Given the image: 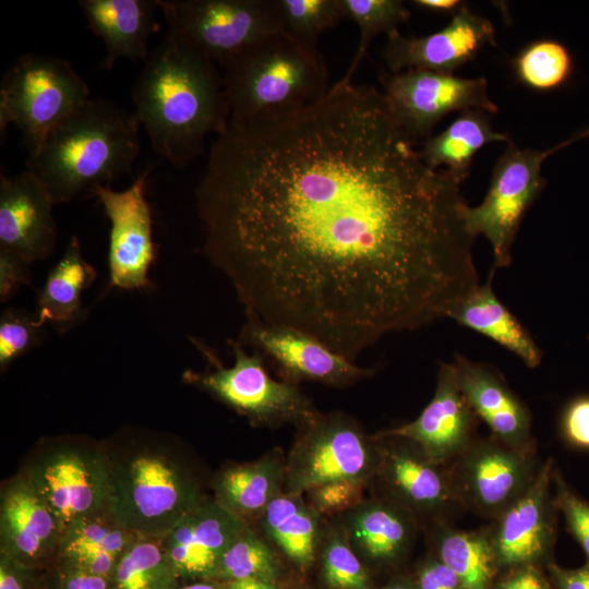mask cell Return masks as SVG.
Masks as SVG:
<instances>
[{"instance_id":"cell-1","label":"cell","mask_w":589,"mask_h":589,"mask_svg":"<svg viewBox=\"0 0 589 589\" xmlns=\"http://www.w3.org/2000/svg\"><path fill=\"white\" fill-rule=\"evenodd\" d=\"M467 205L381 91L340 81L298 111L228 123L195 189L203 251L245 315L352 361L479 285Z\"/></svg>"},{"instance_id":"cell-2","label":"cell","mask_w":589,"mask_h":589,"mask_svg":"<svg viewBox=\"0 0 589 589\" xmlns=\"http://www.w3.org/2000/svg\"><path fill=\"white\" fill-rule=\"evenodd\" d=\"M134 115L156 155L182 169L209 134L229 123L223 74L215 63L168 29L132 88Z\"/></svg>"},{"instance_id":"cell-3","label":"cell","mask_w":589,"mask_h":589,"mask_svg":"<svg viewBox=\"0 0 589 589\" xmlns=\"http://www.w3.org/2000/svg\"><path fill=\"white\" fill-rule=\"evenodd\" d=\"M140 122L108 99H88L29 155L26 169L56 204L93 192L130 173L141 151Z\"/></svg>"},{"instance_id":"cell-4","label":"cell","mask_w":589,"mask_h":589,"mask_svg":"<svg viewBox=\"0 0 589 589\" xmlns=\"http://www.w3.org/2000/svg\"><path fill=\"white\" fill-rule=\"evenodd\" d=\"M105 448L110 467L105 512L136 536L164 538L203 500L194 472L161 440L135 435Z\"/></svg>"},{"instance_id":"cell-5","label":"cell","mask_w":589,"mask_h":589,"mask_svg":"<svg viewBox=\"0 0 589 589\" xmlns=\"http://www.w3.org/2000/svg\"><path fill=\"white\" fill-rule=\"evenodd\" d=\"M223 68L229 123L298 111L320 101L330 88L317 48L283 32L249 47Z\"/></svg>"},{"instance_id":"cell-6","label":"cell","mask_w":589,"mask_h":589,"mask_svg":"<svg viewBox=\"0 0 589 589\" xmlns=\"http://www.w3.org/2000/svg\"><path fill=\"white\" fill-rule=\"evenodd\" d=\"M88 96L86 82L67 60L39 53L22 55L1 80V137L9 124H14L32 155Z\"/></svg>"},{"instance_id":"cell-7","label":"cell","mask_w":589,"mask_h":589,"mask_svg":"<svg viewBox=\"0 0 589 589\" xmlns=\"http://www.w3.org/2000/svg\"><path fill=\"white\" fill-rule=\"evenodd\" d=\"M212 370L185 372V380L209 393L225 405L260 424L294 422L299 425L317 412L299 387L274 380L257 351L250 353L239 340H228L235 361L223 365L218 356L204 342L191 338Z\"/></svg>"},{"instance_id":"cell-8","label":"cell","mask_w":589,"mask_h":589,"mask_svg":"<svg viewBox=\"0 0 589 589\" xmlns=\"http://www.w3.org/2000/svg\"><path fill=\"white\" fill-rule=\"evenodd\" d=\"M168 29L215 64L281 33L276 0H158Z\"/></svg>"},{"instance_id":"cell-9","label":"cell","mask_w":589,"mask_h":589,"mask_svg":"<svg viewBox=\"0 0 589 589\" xmlns=\"http://www.w3.org/2000/svg\"><path fill=\"white\" fill-rule=\"evenodd\" d=\"M40 450L22 473L52 512L61 532L106 509L110 467L105 445L60 440Z\"/></svg>"},{"instance_id":"cell-10","label":"cell","mask_w":589,"mask_h":589,"mask_svg":"<svg viewBox=\"0 0 589 589\" xmlns=\"http://www.w3.org/2000/svg\"><path fill=\"white\" fill-rule=\"evenodd\" d=\"M300 429L285 462V493L301 495L334 481L364 482L380 467L376 447L345 414L317 413Z\"/></svg>"},{"instance_id":"cell-11","label":"cell","mask_w":589,"mask_h":589,"mask_svg":"<svg viewBox=\"0 0 589 589\" xmlns=\"http://www.w3.org/2000/svg\"><path fill=\"white\" fill-rule=\"evenodd\" d=\"M550 148H521L509 142L493 168L483 201L466 206L464 220L469 233L484 236L493 252V268L507 267L512 247L524 216L545 187L541 173Z\"/></svg>"},{"instance_id":"cell-12","label":"cell","mask_w":589,"mask_h":589,"mask_svg":"<svg viewBox=\"0 0 589 589\" xmlns=\"http://www.w3.org/2000/svg\"><path fill=\"white\" fill-rule=\"evenodd\" d=\"M382 94L396 121L416 142L429 139L434 127L448 113L469 109L491 115L498 111L488 92V81L465 79L424 69L383 72Z\"/></svg>"},{"instance_id":"cell-13","label":"cell","mask_w":589,"mask_h":589,"mask_svg":"<svg viewBox=\"0 0 589 589\" xmlns=\"http://www.w3.org/2000/svg\"><path fill=\"white\" fill-rule=\"evenodd\" d=\"M239 340L268 359L286 378L342 386L371 376L372 369L336 352L323 341L297 328L264 323L247 315Z\"/></svg>"},{"instance_id":"cell-14","label":"cell","mask_w":589,"mask_h":589,"mask_svg":"<svg viewBox=\"0 0 589 589\" xmlns=\"http://www.w3.org/2000/svg\"><path fill=\"white\" fill-rule=\"evenodd\" d=\"M149 170L122 191L101 187L93 192L110 221L108 266L110 285L134 290L148 286L155 260L153 218L145 196Z\"/></svg>"},{"instance_id":"cell-15","label":"cell","mask_w":589,"mask_h":589,"mask_svg":"<svg viewBox=\"0 0 589 589\" xmlns=\"http://www.w3.org/2000/svg\"><path fill=\"white\" fill-rule=\"evenodd\" d=\"M386 37L383 59L392 73L424 69L453 74L472 61L486 45H496L491 21L466 4L445 27L430 35L406 37L397 29Z\"/></svg>"},{"instance_id":"cell-16","label":"cell","mask_w":589,"mask_h":589,"mask_svg":"<svg viewBox=\"0 0 589 589\" xmlns=\"http://www.w3.org/2000/svg\"><path fill=\"white\" fill-rule=\"evenodd\" d=\"M245 527V519L215 498H203L163 538L180 584L215 580L224 552Z\"/></svg>"},{"instance_id":"cell-17","label":"cell","mask_w":589,"mask_h":589,"mask_svg":"<svg viewBox=\"0 0 589 589\" xmlns=\"http://www.w3.org/2000/svg\"><path fill=\"white\" fill-rule=\"evenodd\" d=\"M50 194L28 169L15 176L0 175V249L32 264L51 255L57 224Z\"/></svg>"},{"instance_id":"cell-18","label":"cell","mask_w":589,"mask_h":589,"mask_svg":"<svg viewBox=\"0 0 589 589\" xmlns=\"http://www.w3.org/2000/svg\"><path fill=\"white\" fill-rule=\"evenodd\" d=\"M474 414L459 388L454 363H441L435 393L418 418L374 437L412 442L436 465L466 448Z\"/></svg>"},{"instance_id":"cell-19","label":"cell","mask_w":589,"mask_h":589,"mask_svg":"<svg viewBox=\"0 0 589 589\" xmlns=\"http://www.w3.org/2000/svg\"><path fill=\"white\" fill-rule=\"evenodd\" d=\"M60 525L22 473L0 495V553L23 564L47 569L58 558Z\"/></svg>"},{"instance_id":"cell-20","label":"cell","mask_w":589,"mask_h":589,"mask_svg":"<svg viewBox=\"0 0 589 589\" xmlns=\"http://www.w3.org/2000/svg\"><path fill=\"white\" fill-rule=\"evenodd\" d=\"M507 445L483 443L465 457L459 470L462 495L486 515H502L527 489L528 460Z\"/></svg>"},{"instance_id":"cell-21","label":"cell","mask_w":589,"mask_h":589,"mask_svg":"<svg viewBox=\"0 0 589 589\" xmlns=\"http://www.w3.org/2000/svg\"><path fill=\"white\" fill-rule=\"evenodd\" d=\"M551 470L549 461L501 515L495 534L491 538L501 563L527 564L548 550L553 536L549 497Z\"/></svg>"},{"instance_id":"cell-22","label":"cell","mask_w":589,"mask_h":589,"mask_svg":"<svg viewBox=\"0 0 589 589\" xmlns=\"http://www.w3.org/2000/svg\"><path fill=\"white\" fill-rule=\"evenodd\" d=\"M88 28L105 44L101 67L110 71L120 59L146 61L149 39L158 31V0H80Z\"/></svg>"},{"instance_id":"cell-23","label":"cell","mask_w":589,"mask_h":589,"mask_svg":"<svg viewBox=\"0 0 589 589\" xmlns=\"http://www.w3.org/2000/svg\"><path fill=\"white\" fill-rule=\"evenodd\" d=\"M453 363L459 388L473 412L503 444L521 450L531 429L526 406L488 365L462 354H456Z\"/></svg>"},{"instance_id":"cell-24","label":"cell","mask_w":589,"mask_h":589,"mask_svg":"<svg viewBox=\"0 0 589 589\" xmlns=\"http://www.w3.org/2000/svg\"><path fill=\"white\" fill-rule=\"evenodd\" d=\"M494 273L492 269L484 284H479L461 298L446 317L492 339L516 354L527 366L537 368L542 352L528 330L494 293Z\"/></svg>"},{"instance_id":"cell-25","label":"cell","mask_w":589,"mask_h":589,"mask_svg":"<svg viewBox=\"0 0 589 589\" xmlns=\"http://www.w3.org/2000/svg\"><path fill=\"white\" fill-rule=\"evenodd\" d=\"M137 537L104 510L63 530L57 562L111 579L120 557Z\"/></svg>"},{"instance_id":"cell-26","label":"cell","mask_w":589,"mask_h":589,"mask_svg":"<svg viewBox=\"0 0 589 589\" xmlns=\"http://www.w3.org/2000/svg\"><path fill=\"white\" fill-rule=\"evenodd\" d=\"M492 142H512L508 134L493 129L489 113L469 109L441 133L426 139L419 151L423 161L432 169L441 166L460 184L470 175L474 155Z\"/></svg>"},{"instance_id":"cell-27","label":"cell","mask_w":589,"mask_h":589,"mask_svg":"<svg viewBox=\"0 0 589 589\" xmlns=\"http://www.w3.org/2000/svg\"><path fill=\"white\" fill-rule=\"evenodd\" d=\"M95 278V268L84 259L77 237L72 236L38 294L35 312L38 323L63 328L74 324L83 314V291Z\"/></svg>"},{"instance_id":"cell-28","label":"cell","mask_w":589,"mask_h":589,"mask_svg":"<svg viewBox=\"0 0 589 589\" xmlns=\"http://www.w3.org/2000/svg\"><path fill=\"white\" fill-rule=\"evenodd\" d=\"M285 481V462L277 455L231 466L214 481L215 500L245 519L263 514L280 492Z\"/></svg>"},{"instance_id":"cell-29","label":"cell","mask_w":589,"mask_h":589,"mask_svg":"<svg viewBox=\"0 0 589 589\" xmlns=\"http://www.w3.org/2000/svg\"><path fill=\"white\" fill-rule=\"evenodd\" d=\"M263 526L274 542L300 569L314 558L318 538L317 513L300 495L279 493L262 514Z\"/></svg>"},{"instance_id":"cell-30","label":"cell","mask_w":589,"mask_h":589,"mask_svg":"<svg viewBox=\"0 0 589 589\" xmlns=\"http://www.w3.org/2000/svg\"><path fill=\"white\" fill-rule=\"evenodd\" d=\"M381 460L388 484L409 505L431 509L452 498L448 481L423 454L394 448L388 449Z\"/></svg>"},{"instance_id":"cell-31","label":"cell","mask_w":589,"mask_h":589,"mask_svg":"<svg viewBox=\"0 0 589 589\" xmlns=\"http://www.w3.org/2000/svg\"><path fill=\"white\" fill-rule=\"evenodd\" d=\"M349 531L357 546L374 561L394 558L410 538L406 519L383 504L359 507L350 517Z\"/></svg>"},{"instance_id":"cell-32","label":"cell","mask_w":589,"mask_h":589,"mask_svg":"<svg viewBox=\"0 0 589 589\" xmlns=\"http://www.w3.org/2000/svg\"><path fill=\"white\" fill-rule=\"evenodd\" d=\"M438 551L441 561L456 575L459 589H490L498 561L492 539L450 531L442 537Z\"/></svg>"},{"instance_id":"cell-33","label":"cell","mask_w":589,"mask_h":589,"mask_svg":"<svg viewBox=\"0 0 589 589\" xmlns=\"http://www.w3.org/2000/svg\"><path fill=\"white\" fill-rule=\"evenodd\" d=\"M112 589H175L180 580L163 546V538L137 537L120 557Z\"/></svg>"},{"instance_id":"cell-34","label":"cell","mask_w":589,"mask_h":589,"mask_svg":"<svg viewBox=\"0 0 589 589\" xmlns=\"http://www.w3.org/2000/svg\"><path fill=\"white\" fill-rule=\"evenodd\" d=\"M516 77L536 91L565 85L574 73V59L566 46L554 39H539L524 47L513 59Z\"/></svg>"},{"instance_id":"cell-35","label":"cell","mask_w":589,"mask_h":589,"mask_svg":"<svg viewBox=\"0 0 589 589\" xmlns=\"http://www.w3.org/2000/svg\"><path fill=\"white\" fill-rule=\"evenodd\" d=\"M345 17L352 20L359 28L360 40L353 59L344 76L342 83L352 82V77L363 60L371 41L380 34L386 36L398 26L408 22L410 11L400 0H338Z\"/></svg>"},{"instance_id":"cell-36","label":"cell","mask_w":589,"mask_h":589,"mask_svg":"<svg viewBox=\"0 0 589 589\" xmlns=\"http://www.w3.org/2000/svg\"><path fill=\"white\" fill-rule=\"evenodd\" d=\"M279 564L273 551L248 526L224 552L215 580L260 579L275 584Z\"/></svg>"},{"instance_id":"cell-37","label":"cell","mask_w":589,"mask_h":589,"mask_svg":"<svg viewBox=\"0 0 589 589\" xmlns=\"http://www.w3.org/2000/svg\"><path fill=\"white\" fill-rule=\"evenodd\" d=\"M276 5L283 33L310 48L345 19L338 0H276Z\"/></svg>"},{"instance_id":"cell-38","label":"cell","mask_w":589,"mask_h":589,"mask_svg":"<svg viewBox=\"0 0 589 589\" xmlns=\"http://www.w3.org/2000/svg\"><path fill=\"white\" fill-rule=\"evenodd\" d=\"M41 327L35 314L13 308L3 310L0 316L1 371L39 344Z\"/></svg>"},{"instance_id":"cell-39","label":"cell","mask_w":589,"mask_h":589,"mask_svg":"<svg viewBox=\"0 0 589 589\" xmlns=\"http://www.w3.org/2000/svg\"><path fill=\"white\" fill-rule=\"evenodd\" d=\"M323 577L332 589H369V575L349 544L334 536L323 554Z\"/></svg>"},{"instance_id":"cell-40","label":"cell","mask_w":589,"mask_h":589,"mask_svg":"<svg viewBox=\"0 0 589 589\" xmlns=\"http://www.w3.org/2000/svg\"><path fill=\"white\" fill-rule=\"evenodd\" d=\"M361 481L342 480L325 483L308 491L311 507L318 514H334L358 505L363 490Z\"/></svg>"},{"instance_id":"cell-41","label":"cell","mask_w":589,"mask_h":589,"mask_svg":"<svg viewBox=\"0 0 589 589\" xmlns=\"http://www.w3.org/2000/svg\"><path fill=\"white\" fill-rule=\"evenodd\" d=\"M556 503L562 510L567 526L589 558V503L574 494L556 477Z\"/></svg>"},{"instance_id":"cell-42","label":"cell","mask_w":589,"mask_h":589,"mask_svg":"<svg viewBox=\"0 0 589 589\" xmlns=\"http://www.w3.org/2000/svg\"><path fill=\"white\" fill-rule=\"evenodd\" d=\"M48 589H112L111 579L63 563L46 569Z\"/></svg>"},{"instance_id":"cell-43","label":"cell","mask_w":589,"mask_h":589,"mask_svg":"<svg viewBox=\"0 0 589 589\" xmlns=\"http://www.w3.org/2000/svg\"><path fill=\"white\" fill-rule=\"evenodd\" d=\"M0 589H48L46 569H38L0 553Z\"/></svg>"},{"instance_id":"cell-44","label":"cell","mask_w":589,"mask_h":589,"mask_svg":"<svg viewBox=\"0 0 589 589\" xmlns=\"http://www.w3.org/2000/svg\"><path fill=\"white\" fill-rule=\"evenodd\" d=\"M562 431L570 444L589 449V396L577 397L566 406Z\"/></svg>"},{"instance_id":"cell-45","label":"cell","mask_w":589,"mask_h":589,"mask_svg":"<svg viewBox=\"0 0 589 589\" xmlns=\"http://www.w3.org/2000/svg\"><path fill=\"white\" fill-rule=\"evenodd\" d=\"M31 264L10 251L0 249V301L7 302L23 286H32Z\"/></svg>"},{"instance_id":"cell-46","label":"cell","mask_w":589,"mask_h":589,"mask_svg":"<svg viewBox=\"0 0 589 589\" xmlns=\"http://www.w3.org/2000/svg\"><path fill=\"white\" fill-rule=\"evenodd\" d=\"M419 589H459V584L456 575L440 560L421 570Z\"/></svg>"},{"instance_id":"cell-47","label":"cell","mask_w":589,"mask_h":589,"mask_svg":"<svg viewBox=\"0 0 589 589\" xmlns=\"http://www.w3.org/2000/svg\"><path fill=\"white\" fill-rule=\"evenodd\" d=\"M551 574L558 589H589V562L577 569L551 565Z\"/></svg>"},{"instance_id":"cell-48","label":"cell","mask_w":589,"mask_h":589,"mask_svg":"<svg viewBox=\"0 0 589 589\" xmlns=\"http://www.w3.org/2000/svg\"><path fill=\"white\" fill-rule=\"evenodd\" d=\"M498 589H549V587L537 570L524 567L504 579Z\"/></svg>"},{"instance_id":"cell-49","label":"cell","mask_w":589,"mask_h":589,"mask_svg":"<svg viewBox=\"0 0 589 589\" xmlns=\"http://www.w3.org/2000/svg\"><path fill=\"white\" fill-rule=\"evenodd\" d=\"M412 3L422 10L453 15L464 5L459 0H416Z\"/></svg>"},{"instance_id":"cell-50","label":"cell","mask_w":589,"mask_h":589,"mask_svg":"<svg viewBox=\"0 0 589 589\" xmlns=\"http://www.w3.org/2000/svg\"><path fill=\"white\" fill-rule=\"evenodd\" d=\"M228 589H276L275 585L260 579H241L225 582Z\"/></svg>"},{"instance_id":"cell-51","label":"cell","mask_w":589,"mask_h":589,"mask_svg":"<svg viewBox=\"0 0 589 589\" xmlns=\"http://www.w3.org/2000/svg\"><path fill=\"white\" fill-rule=\"evenodd\" d=\"M175 589H228V587L218 580H197L180 584Z\"/></svg>"},{"instance_id":"cell-52","label":"cell","mask_w":589,"mask_h":589,"mask_svg":"<svg viewBox=\"0 0 589 589\" xmlns=\"http://www.w3.org/2000/svg\"><path fill=\"white\" fill-rule=\"evenodd\" d=\"M586 137H589V125L580 131H578L577 133H575L574 135H572L569 139H567L566 141L553 146L550 148V152L551 154L553 153H556L557 151L573 144L574 142L576 141H579V140H582V139H586Z\"/></svg>"},{"instance_id":"cell-53","label":"cell","mask_w":589,"mask_h":589,"mask_svg":"<svg viewBox=\"0 0 589 589\" xmlns=\"http://www.w3.org/2000/svg\"><path fill=\"white\" fill-rule=\"evenodd\" d=\"M386 589H411V588H409L407 586H404V585H395V586H390V587H388Z\"/></svg>"}]
</instances>
